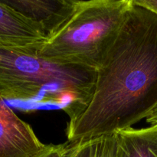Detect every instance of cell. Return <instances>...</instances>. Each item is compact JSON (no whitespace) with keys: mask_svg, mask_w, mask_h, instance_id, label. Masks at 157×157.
<instances>
[{"mask_svg":"<svg viewBox=\"0 0 157 157\" xmlns=\"http://www.w3.org/2000/svg\"><path fill=\"white\" fill-rule=\"evenodd\" d=\"M156 106L157 13L133 1L117 38L97 70L88 104L69 120L67 141L130 128Z\"/></svg>","mask_w":157,"mask_h":157,"instance_id":"6da1fadb","label":"cell"},{"mask_svg":"<svg viewBox=\"0 0 157 157\" xmlns=\"http://www.w3.org/2000/svg\"><path fill=\"white\" fill-rule=\"evenodd\" d=\"M37 51L0 44V94L7 100L58 104L73 119L91 98L97 70L53 62Z\"/></svg>","mask_w":157,"mask_h":157,"instance_id":"7a4b0ae2","label":"cell"},{"mask_svg":"<svg viewBox=\"0 0 157 157\" xmlns=\"http://www.w3.org/2000/svg\"><path fill=\"white\" fill-rule=\"evenodd\" d=\"M133 0L77 1L69 18L38 48L53 62L98 70L117 38Z\"/></svg>","mask_w":157,"mask_h":157,"instance_id":"3957f363","label":"cell"},{"mask_svg":"<svg viewBox=\"0 0 157 157\" xmlns=\"http://www.w3.org/2000/svg\"><path fill=\"white\" fill-rule=\"evenodd\" d=\"M45 147L32 127L15 114L0 94V157H35Z\"/></svg>","mask_w":157,"mask_h":157,"instance_id":"277c9868","label":"cell"},{"mask_svg":"<svg viewBox=\"0 0 157 157\" xmlns=\"http://www.w3.org/2000/svg\"><path fill=\"white\" fill-rule=\"evenodd\" d=\"M46 38L39 25L0 1V44L38 48Z\"/></svg>","mask_w":157,"mask_h":157,"instance_id":"5b68a950","label":"cell"},{"mask_svg":"<svg viewBox=\"0 0 157 157\" xmlns=\"http://www.w3.org/2000/svg\"><path fill=\"white\" fill-rule=\"evenodd\" d=\"M5 2L39 25L48 37L71 15L77 0H6Z\"/></svg>","mask_w":157,"mask_h":157,"instance_id":"8992f818","label":"cell"},{"mask_svg":"<svg viewBox=\"0 0 157 157\" xmlns=\"http://www.w3.org/2000/svg\"><path fill=\"white\" fill-rule=\"evenodd\" d=\"M124 157H157V125L133 127L114 133Z\"/></svg>","mask_w":157,"mask_h":157,"instance_id":"52a82bcc","label":"cell"},{"mask_svg":"<svg viewBox=\"0 0 157 157\" xmlns=\"http://www.w3.org/2000/svg\"><path fill=\"white\" fill-rule=\"evenodd\" d=\"M70 143V142H69ZM65 157H124L115 134L70 143Z\"/></svg>","mask_w":157,"mask_h":157,"instance_id":"ba28073f","label":"cell"},{"mask_svg":"<svg viewBox=\"0 0 157 157\" xmlns=\"http://www.w3.org/2000/svg\"><path fill=\"white\" fill-rule=\"evenodd\" d=\"M70 143L67 141V143L61 144H48L46 145L41 153L35 157H65L66 152Z\"/></svg>","mask_w":157,"mask_h":157,"instance_id":"9c48e42d","label":"cell"},{"mask_svg":"<svg viewBox=\"0 0 157 157\" xmlns=\"http://www.w3.org/2000/svg\"><path fill=\"white\" fill-rule=\"evenodd\" d=\"M136 4L150 9L157 13V0H133Z\"/></svg>","mask_w":157,"mask_h":157,"instance_id":"30bf717a","label":"cell"},{"mask_svg":"<svg viewBox=\"0 0 157 157\" xmlns=\"http://www.w3.org/2000/svg\"><path fill=\"white\" fill-rule=\"evenodd\" d=\"M146 120L150 125H157V106L147 117Z\"/></svg>","mask_w":157,"mask_h":157,"instance_id":"8fae6325","label":"cell"}]
</instances>
